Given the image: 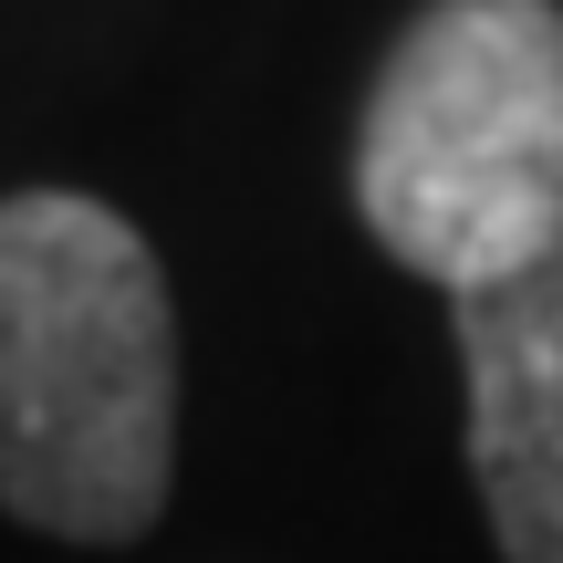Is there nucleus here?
Wrapping results in <instances>:
<instances>
[{
    "mask_svg": "<svg viewBox=\"0 0 563 563\" xmlns=\"http://www.w3.org/2000/svg\"><path fill=\"white\" fill-rule=\"evenodd\" d=\"M178 481V313L136 220L74 188L0 199V511L136 543Z\"/></svg>",
    "mask_w": 563,
    "mask_h": 563,
    "instance_id": "obj_1",
    "label": "nucleus"
},
{
    "mask_svg": "<svg viewBox=\"0 0 563 563\" xmlns=\"http://www.w3.org/2000/svg\"><path fill=\"white\" fill-rule=\"evenodd\" d=\"M355 220L449 302L563 241V11L439 0L407 21L355 125Z\"/></svg>",
    "mask_w": 563,
    "mask_h": 563,
    "instance_id": "obj_2",
    "label": "nucleus"
},
{
    "mask_svg": "<svg viewBox=\"0 0 563 563\" xmlns=\"http://www.w3.org/2000/svg\"><path fill=\"white\" fill-rule=\"evenodd\" d=\"M470 386V481L511 563H563V241L449 302Z\"/></svg>",
    "mask_w": 563,
    "mask_h": 563,
    "instance_id": "obj_3",
    "label": "nucleus"
}]
</instances>
